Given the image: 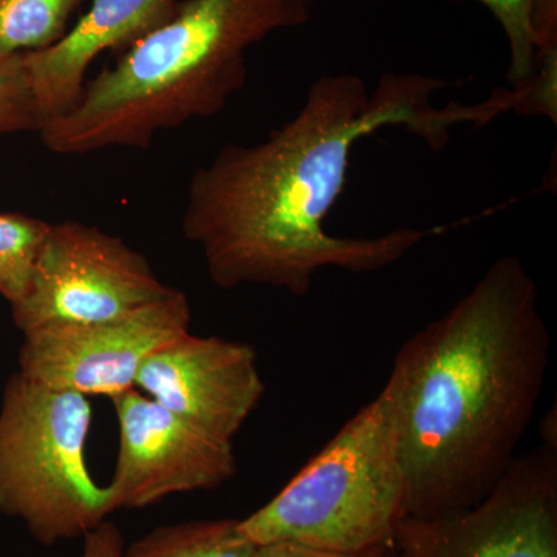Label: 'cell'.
I'll list each match as a JSON object with an SVG mask.
<instances>
[{"label":"cell","instance_id":"obj_1","mask_svg":"<svg viewBox=\"0 0 557 557\" xmlns=\"http://www.w3.org/2000/svg\"><path fill=\"white\" fill-rule=\"evenodd\" d=\"M442 87V81L413 73H384L373 91L359 76H321L295 116L263 141L223 146L190 177L182 219L212 284L263 285L302 298L322 270L375 273L448 230L339 237L324 226L346 188L359 139L403 126L440 150L458 124L479 126L509 110L498 90L480 104L437 108L432 95Z\"/></svg>","mask_w":557,"mask_h":557},{"label":"cell","instance_id":"obj_2","mask_svg":"<svg viewBox=\"0 0 557 557\" xmlns=\"http://www.w3.org/2000/svg\"><path fill=\"white\" fill-rule=\"evenodd\" d=\"M549 359L537 284L515 256L497 259L399 347L384 388L397 416L406 516L437 518L491 493L518 457Z\"/></svg>","mask_w":557,"mask_h":557},{"label":"cell","instance_id":"obj_3","mask_svg":"<svg viewBox=\"0 0 557 557\" xmlns=\"http://www.w3.org/2000/svg\"><path fill=\"white\" fill-rule=\"evenodd\" d=\"M311 0H182L177 11L87 79L69 112L47 121L61 156L148 149L163 131L218 115L247 81L245 54L309 20Z\"/></svg>","mask_w":557,"mask_h":557},{"label":"cell","instance_id":"obj_4","mask_svg":"<svg viewBox=\"0 0 557 557\" xmlns=\"http://www.w3.org/2000/svg\"><path fill=\"white\" fill-rule=\"evenodd\" d=\"M405 518L397 416L383 387L240 528L258 545L292 542L330 555L370 557L394 545Z\"/></svg>","mask_w":557,"mask_h":557},{"label":"cell","instance_id":"obj_5","mask_svg":"<svg viewBox=\"0 0 557 557\" xmlns=\"http://www.w3.org/2000/svg\"><path fill=\"white\" fill-rule=\"evenodd\" d=\"M89 397L16 372L0 405V515L44 547L84 537L112 515L108 486L87 465Z\"/></svg>","mask_w":557,"mask_h":557},{"label":"cell","instance_id":"obj_6","mask_svg":"<svg viewBox=\"0 0 557 557\" xmlns=\"http://www.w3.org/2000/svg\"><path fill=\"white\" fill-rule=\"evenodd\" d=\"M145 256L86 223H50L22 299L11 306L22 333L46 325L94 324L170 295Z\"/></svg>","mask_w":557,"mask_h":557},{"label":"cell","instance_id":"obj_7","mask_svg":"<svg viewBox=\"0 0 557 557\" xmlns=\"http://www.w3.org/2000/svg\"><path fill=\"white\" fill-rule=\"evenodd\" d=\"M397 557H557V448L518 456L478 504L437 518L406 516Z\"/></svg>","mask_w":557,"mask_h":557},{"label":"cell","instance_id":"obj_8","mask_svg":"<svg viewBox=\"0 0 557 557\" xmlns=\"http://www.w3.org/2000/svg\"><path fill=\"white\" fill-rule=\"evenodd\" d=\"M190 321L189 298L174 288L110 321L30 330L24 333L20 373L44 386L113 398L135 388L146 359L190 332Z\"/></svg>","mask_w":557,"mask_h":557},{"label":"cell","instance_id":"obj_9","mask_svg":"<svg viewBox=\"0 0 557 557\" xmlns=\"http://www.w3.org/2000/svg\"><path fill=\"white\" fill-rule=\"evenodd\" d=\"M112 399L120 448L108 485L113 511L211 491L237 474L234 443L215 437L137 388Z\"/></svg>","mask_w":557,"mask_h":557},{"label":"cell","instance_id":"obj_10","mask_svg":"<svg viewBox=\"0 0 557 557\" xmlns=\"http://www.w3.org/2000/svg\"><path fill=\"white\" fill-rule=\"evenodd\" d=\"M135 388L228 442L265 394L258 351L251 344L190 332L146 359Z\"/></svg>","mask_w":557,"mask_h":557},{"label":"cell","instance_id":"obj_11","mask_svg":"<svg viewBox=\"0 0 557 557\" xmlns=\"http://www.w3.org/2000/svg\"><path fill=\"white\" fill-rule=\"evenodd\" d=\"M180 2L91 0L89 11L54 46L24 54L44 124L72 109L100 54L126 50L170 20Z\"/></svg>","mask_w":557,"mask_h":557},{"label":"cell","instance_id":"obj_12","mask_svg":"<svg viewBox=\"0 0 557 557\" xmlns=\"http://www.w3.org/2000/svg\"><path fill=\"white\" fill-rule=\"evenodd\" d=\"M259 549L239 519H205L157 527L121 557H259Z\"/></svg>","mask_w":557,"mask_h":557},{"label":"cell","instance_id":"obj_13","mask_svg":"<svg viewBox=\"0 0 557 557\" xmlns=\"http://www.w3.org/2000/svg\"><path fill=\"white\" fill-rule=\"evenodd\" d=\"M83 0H0V57L36 53L67 33Z\"/></svg>","mask_w":557,"mask_h":557},{"label":"cell","instance_id":"obj_14","mask_svg":"<svg viewBox=\"0 0 557 557\" xmlns=\"http://www.w3.org/2000/svg\"><path fill=\"white\" fill-rule=\"evenodd\" d=\"M50 223L21 212L0 214V296L10 306L22 299Z\"/></svg>","mask_w":557,"mask_h":557},{"label":"cell","instance_id":"obj_15","mask_svg":"<svg viewBox=\"0 0 557 557\" xmlns=\"http://www.w3.org/2000/svg\"><path fill=\"white\" fill-rule=\"evenodd\" d=\"M42 124L24 54L0 57V137L39 132Z\"/></svg>","mask_w":557,"mask_h":557},{"label":"cell","instance_id":"obj_16","mask_svg":"<svg viewBox=\"0 0 557 557\" xmlns=\"http://www.w3.org/2000/svg\"><path fill=\"white\" fill-rule=\"evenodd\" d=\"M500 22L509 40L508 79L522 86L533 75L537 54L534 11L537 0H478Z\"/></svg>","mask_w":557,"mask_h":557},{"label":"cell","instance_id":"obj_17","mask_svg":"<svg viewBox=\"0 0 557 557\" xmlns=\"http://www.w3.org/2000/svg\"><path fill=\"white\" fill-rule=\"evenodd\" d=\"M124 552V539L120 528L113 522H102L84 536V549L81 557H121Z\"/></svg>","mask_w":557,"mask_h":557},{"label":"cell","instance_id":"obj_18","mask_svg":"<svg viewBox=\"0 0 557 557\" xmlns=\"http://www.w3.org/2000/svg\"><path fill=\"white\" fill-rule=\"evenodd\" d=\"M259 557H347L330 555L292 544V542H276V544L260 545Z\"/></svg>","mask_w":557,"mask_h":557},{"label":"cell","instance_id":"obj_19","mask_svg":"<svg viewBox=\"0 0 557 557\" xmlns=\"http://www.w3.org/2000/svg\"><path fill=\"white\" fill-rule=\"evenodd\" d=\"M542 445L548 446V448H557L556 437V410H549L542 421L541 429Z\"/></svg>","mask_w":557,"mask_h":557},{"label":"cell","instance_id":"obj_20","mask_svg":"<svg viewBox=\"0 0 557 557\" xmlns=\"http://www.w3.org/2000/svg\"><path fill=\"white\" fill-rule=\"evenodd\" d=\"M370 557H397V555H395L394 547H391L387 549H383V552L375 553V555H372Z\"/></svg>","mask_w":557,"mask_h":557}]
</instances>
